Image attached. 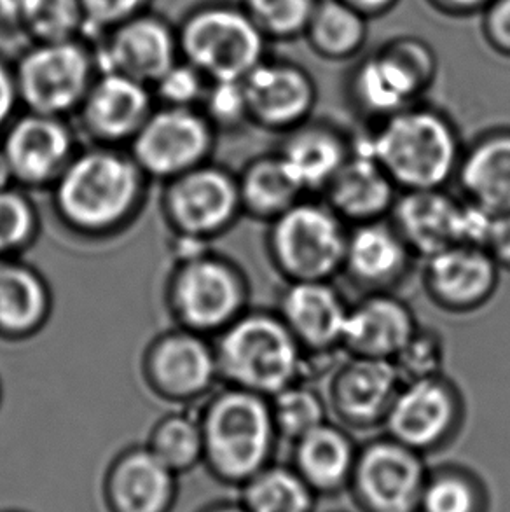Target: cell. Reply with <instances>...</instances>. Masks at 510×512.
Wrapping results in <instances>:
<instances>
[{
    "mask_svg": "<svg viewBox=\"0 0 510 512\" xmlns=\"http://www.w3.org/2000/svg\"><path fill=\"white\" fill-rule=\"evenodd\" d=\"M97 76L95 55L77 39L37 42L14 69L20 104L55 118L76 114Z\"/></svg>",
    "mask_w": 510,
    "mask_h": 512,
    "instance_id": "obj_9",
    "label": "cell"
},
{
    "mask_svg": "<svg viewBox=\"0 0 510 512\" xmlns=\"http://www.w3.org/2000/svg\"><path fill=\"white\" fill-rule=\"evenodd\" d=\"M215 512H249L245 507H224V509H219V511Z\"/></svg>",
    "mask_w": 510,
    "mask_h": 512,
    "instance_id": "obj_51",
    "label": "cell"
},
{
    "mask_svg": "<svg viewBox=\"0 0 510 512\" xmlns=\"http://www.w3.org/2000/svg\"><path fill=\"white\" fill-rule=\"evenodd\" d=\"M250 123L287 133L310 121L318 100L310 72L289 60H262L242 81Z\"/></svg>",
    "mask_w": 510,
    "mask_h": 512,
    "instance_id": "obj_16",
    "label": "cell"
},
{
    "mask_svg": "<svg viewBox=\"0 0 510 512\" xmlns=\"http://www.w3.org/2000/svg\"><path fill=\"white\" fill-rule=\"evenodd\" d=\"M498 282L500 268L483 247L451 245L425 259L423 289L446 312H476L493 298Z\"/></svg>",
    "mask_w": 510,
    "mask_h": 512,
    "instance_id": "obj_19",
    "label": "cell"
},
{
    "mask_svg": "<svg viewBox=\"0 0 510 512\" xmlns=\"http://www.w3.org/2000/svg\"><path fill=\"white\" fill-rule=\"evenodd\" d=\"M154 109L151 86L114 72H100L76 114L93 144L125 147Z\"/></svg>",
    "mask_w": 510,
    "mask_h": 512,
    "instance_id": "obj_18",
    "label": "cell"
},
{
    "mask_svg": "<svg viewBox=\"0 0 510 512\" xmlns=\"http://www.w3.org/2000/svg\"><path fill=\"white\" fill-rule=\"evenodd\" d=\"M392 362L402 383L441 376L446 366V341L434 327L418 326Z\"/></svg>",
    "mask_w": 510,
    "mask_h": 512,
    "instance_id": "obj_40",
    "label": "cell"
},
{
    "mask_svg": "<svg viewBox=\"0 0 510 512\" xmlns=\"http://www.w3.org/2000/svg\"><path fill=\"white\" fill-rule=\"evenodd\" d=\"M369 21L343 0H318L304 39L320 58L348 62L366 48Z\"/></svg>",
    "mask_w": 510,
    "mask_h": 512,
    "instance_id": "obj_32",
    "label": "cell"
},
{
    "mask_svg": "<svg viewBox=\"0 0 510 512\" xmlns=\"http://www.w3.org/2000/svg\"><path fill=\"white\" fill-rule=\"evenodd\" d=\"M172 486V469L149 448L128 451L112 472V493L125 512L163 511Z\"/></svg>",
    "mask_w": 510,
    "mask_h": 512,
    "instance_id": "obj_30",
    "label": "cell"
},
{
    "mask_svg": "<svg viewBox=\"0 0 510 512\" xmlns=\"http://www.w3.org/2000/svg\"><path fill=\"white\" fill-rule=\"evenodd\" d=\"M416 256L388 219L350 226L343 271L366 292H392L413 268Z\"/></svg>",
    "mask_w": 510,
    "mask_h": 512,
    "instance_id": "obj_23",
    "label": "cell"
},
{
    "mask_svg": "<svg viewBox=\"0 0 510 512\" xmlns=\"http://www.w3.org/2000/svg\"><path fill=\"white\" fill-rule=\"evenodd\" d=\"M27 4L28 0H0V21L21 28Z\"/></svg>",
    "mask_w": 510,
    "mask_h": 512,
    "instance_id": "obj_49",
    "label": "cell"
},
{
    "mask_svg": "<svg viewBox=\"0 0 510 512\" xmlns=\"http://www.w3.org/2000/svg\"><path fill=\"white\" fill-rule=\"evenodd\" d=\"M179 55V41L172 28L142 13L104 35L95 62L98 74L114 72L152 86L179 62Z\"/></svg>",
    "mask_w": 510,
    "mask_h": 512,
    "instance_id": "obj_20",
    "label": "cell"
},
{
    "mask_svg": "<svg viewBox=\"0 0 510 512\" xmlns=\"http://www.w3.org/2000/svg\"><path fill=\"white\" fill-rule=\"evenodd\" d=\"M11 184H13V179H11V173H9L6 158H4V154L0 151V187L11 186Z\"/></svg>",
    "mask_w": 510,
    "mask_h": 512,
    "instance_id": "obj_50",
    "label": "cell"
},
{
    "mask_svg": "<svg viewBox=\"0 0 510 512\" xmlns=\"http://www.w3.org/2000/svg\"><path fill=\"white\" fill-rule=\"evenodd\" d=\"M81 147L65 118L25 112L14 118L0 140L14 186L51 189Z\"/></svg>",
    "mask_w": 510,
    "mask_h": 512,
    "instance_id": "obj_15",
    "label": "cell"
},
{
    "mask_svg": "<svg viewBox=\"0 0 510 512\" xmlns=\"http://www.w3.org/2000/svg\"><path fill=\"white\" fill-rule=\"evenodd\" d=\"M418 326L404 299L392 292H366L348 308L341 348L352 357L393 360Z\"/></svg>",
    "mask_w": 510,
    "mask_h": 512,
    "instance_id": "obj_22",
    "label": "cell"
},
{
    "mask_svg": "<svg viewBox=\"0 0 510 512\" xmlns=\"http://www.w3.org/2000/svg\"><path fill=\"white\" fill-rule=\"evenodd\" d=\"M208 79L191 63L177 62L152 84L154 100L166 107L198 109L207 91Z\"/></svg>",
    "mask_w": 510,
    "mask_h": 512,
    "instance_id": "obj_42",
    "label": "cell"
},
{
    "mask_svg": "<svg viewBox=\"0 0 510 512\" xmlns=\"http://www.w3.org/2000/svg\"><path fill=\"white\" fill-rule=\"evenodd\" d=\"M180 55L208 81H243L266 60L268 39L242 6L203 7L177 32Z\"/></svg>",
    "mask_w": 510,
    "mask_h": 512,
    "instance_id": "obj_8",
    "label": "cell"
},
{
    "mask_svg": "<svg viewBox=\"0 0 510 512\" xmlns=\"http://www.w3.org/2000/svg\"><path fill=\"white\" fill-rule=\"evenodd\" d=\"M462 198L446 189L399 193L390 219L407 247L421 259H428L451 245H458Z\"/></svg>",
    "mask_w": 510,
    "mask_h": 512,
    "instance_id": "obj_25",
    "label": "cell"
},
{
    "mask_svg": "<svg viewBox=\"0 0 510 512\" xmlns=\"http://www.w3.org/2000/svg\"><path fill=\"white\" fill-rule=\"evenodd\" d=\"M83 27L81 0H28L21 23L37 42L74 41Z\"/></svg>",
    "mask_w": 510,
    "mask_h": 512,
    "instance_id": "obj_38",
    "label": "cell"
},
{
    "mask_svg": "<svg viewBox=\"0 0 510 512\" xmlns=\"http://www.w3.org/2000/svg\"><path fill=\"white\" fill-rule=\"evenodd\" d=\"M479 16L486 44L497 55L510 58V0H491Z\"/></svg>",
    "mask_w": 510,
    "mask_h": 512,
    "instance_id": "obj_44",
    "label": "cell"
},
{
    "mask_svg": "<svg viewBox=\"0 0 510 512\" xmlns=\"http://www.w3.org/2000/svg\"><path fill=\"white\" fill-rule=\"evenodd\" d=\"M217 132L200 109L156 107L128 144L133 160L151 180L175 179L208 163Z\"/></svg>",
    "mask_w": 510,
    "mask_h": 512,
    "instance_id": "obj_12",
    "label": "cell"
},
{
    "mask_svg": "<svg viewBox=\"0 0 510 512\" xmlns=\"http://www.w3.org/2000/svg\"><path fill=\"white\" fill-rule=\"evenodd\" d=\"M53 313V292L34 266L18 257L0 268V338L23 341L48 324Z\"/></svg>",
    "mask_w": 510,
    "mask_h": 512,
    "instance_id": "obj_29",
    "label": "cell"
},
{
    "mask_svg": "<svg viewBox=\"0 0 510 512\" xmlns=\"http://www.w3.org/2000/svg\"><path fill=\"white\" fill-rule=\"evenodd\" d=\"M7 259H11V257H6L0 252V268H2V264L6 263Z\"/></svg>",
    "mask_w": 510,
    "mask_h": 512,
    "instance_id": "obj_52",
    "label": "cell"
},
{
    "mask_svg": "<svg viewBox=\"0 0 510 512\" xmlns=\"http://www.w3.org/2000/svg\"><path fill=\"white\" fill-rule=\"evenodd\" d=\"M484 249L500 270L510 271V212L493 217Z\"/></svg>",
    "mask_w": 510,
    "mask_h": 512,
    "instance_id": "obj_45",
    "label": "cell"
},
{
    "mask_svg": "<svg viewBox=\"0 0 510 512\" xmlns=\"http://www.w3.org/2000/svg\"><path fill=\"white\" fill-rule=\"evenodd\" d=\"M402 385L392 360L346 355L329 380L327 406L345 429L383 427Z\"/></svg>",
    "mask_w": 510,
    "mask_h": 512,
    "instance_id": "obj_17",
    "label": "cell"
},
{
    "mask_svg": "<svg viewBox=\"0 0 510 512\" xmlns=\"http://www.w3.org/2000/svg\"><path fill=\"white\" fill-rule=\"evenodd\" d=\"M0 397H2V392H0Z\"/></svg>",
    "mask_w": 510,
    "mask_h": 512,
    "instance_id": "obj_53",
    "label": "cell"
},
{
    "mask_svg": "<svg viewBox=\"0 0 510 512\" xmlns=\"http://www.w3.org/2000/svg\"><path fill=\"white\" fill-rule=\"evenodd\" d=\"M18 104H20V97H18L14 69L11 70L6 63L0 62V137L13 121Z\"/></svg>",
    "mask_w": 510,
    "mask_h": 512,
    "instance_id": "obj_46",
    "label": "cell"
},
{
    "mask_svg": "<svg viewBox=\"0 0 510 512\" xmlns=\"http://www.w3.org/2000/svg\"><path fill=\"white\" fill-rule=\"evenodd\" d=\"M359 140L400 193L446 189L465 149L448 114L423 102L373 123Z\"/></svg>",
    "mask_w": 510,
    "mask_h": 512,
    "instance_id": "obj_2",
    "label": "cell"
},
{
    "mask_svg": "<svg viewBox=\"0 0 510 512\" xmlns=\"http://www.w3.org/2000/svg\"><path fill=\"white\" fill-rule=\"evenodd\" d=\"M348 308L331 280H313L289 282L278 299L276 313L303 352H327L341 348Z\"/></svg>",
    "mask_w": 510,
    "mask_h": 512,
    "instance_id": "obj_21",
    "label": "cell"
},
{
    "mask_svg": "<svg viewBox=\"0 0 510 512\" xmlns=\"http://www.w3.org/2000/svg\"><path fill=\"white\" fill-rule=\"evenodd\" d=\"M149 180L125 147L91 144L77 151L51 187L53 210L77 236L111 238L137 219Z\"/></svg>",
    "mask_w": 510,
    "mask_h": 512,
    "instance_id": "obj_1",
    "label": "cell"
},
{
    "mask_svg": "<svg viewBox=\"0 0 510 512\" xmlns=\"http://www.w3.org/2000/svg\"><path fill=\"white\" fill-rule=\"evenodd\" d=\"M359 446L348 429L329 420L292 443V467L325 499L348 492Z\"/></svg>",
    "mask_w": 510,
    "mask_h": 512,
    "instance_id": "obj_27",
    "label": "cell"
},
{
    "mask_svg": "<svg viewBox=\"0 0 510 512\" xmlns=\"http://www.w3.org/2000/svg\"><path fill=\"white\" fill-rule=\"evenodd\" d=\"M318 0H243L242 7L268 41L304 37Z\"/></svg>",
    "mask_w": 510,
    "mask_h": 512,
    "instance_id": "obj_39",
    "label": "cell"
},
{
    "mask_svg": "<svg viewBox=\"0 0 510 512\" xmlns=\"http://www.w3.org/2000/svg\"><path fill=\"white\" fill-rule=\"evenodd\" d=\"M399 193L373 154L355 139L350 158L325 187L322 200L348 226H357L390 217Z\"/></svg>",
    "mask_w": 510,
    "mask_h": 512,
    "instance_id": "obj_24",
    "label": "cell"
},
{
    "mask_svg": "<svg viewBox=\"0 0 510 512\" xmlns=\"http://www.w3.org/2000/svg\"><path fill=\"white\" fill-rule=\"evenodd\" d=\"M236 177L243 214L257 221H273L306 196L276 151L250 160Z\"/></svg>",
    "mask_w": 510,
    "mask_h": 512,
    "instance_id": "obj_31",
    "label": "cell"
},
{
    "mask_svg": "<svg viewBox=\"0 0 510 512\" xmlns=\"http://www.w3.org/2000/svg\"><path fill=\"white\" fill-rule=\"evenodd\" d=\"M147 0H81L83 7V32L102 35L123 25L144 11Z\"/></svg>",
    "mask_w": 510,
    "mask_h": 512,
    "instance_id": "obj_43",
    "label": "cell"
},
{
    "mask_svg": "<svg viewBox=\"0 0 510 512\" xmlns=\"http://www.w3.org/2000/svg\"><path fill=\"white\" fill-rule=\"evenodd\" d=\"M425 457L390 436L359 446L348 492L359 512H418Z\"/></svg>",
    "mask_w": 510,
    "mask_h": 512,
    "instance_id": "obj_11",
    "label": "cell"
},
{
    "mask_svg": "<svg viewBox=\"0 0 510 512\" xmlns=\"http://www.w3.org/2000/svg\"><path fill=\"white\" fill-rule=\"evenodd\" d=\"M198 420L203 457L224 478L247 483L271 464L280 437L268 397L221 385L205 399Z\"/></svg>",
    "mask_w": 510,
    "mask_h": 512,
    "instance_id": "obj_4",
    "label": "cell"
},
{
    "mask_svg": "<svg viewBox=\"0 0 510 512\" xmlns=\"http://www.w3.org/2000/svg\"><path fill=\"white\" fill-rule=\"evenodd\" d=\"M39 212L23 187H0V252L18 257L37 240Z\"/></svg>",
    "mask_w": 510,
    "mask_h": 512,
    "instance_id": "obj_37",
    "label": "cell"
},
{
    "mask_svg": "<svg viewBox=\"0 0 510 512\" xmlns=\"http://www.w3.org/2000/svg\"><path fill=\"white\" fill-rule=\"evenodd\" d=\"M418 512H490V493L476 472L441 465L428 471Z\"/></svg>",
    "mask_w": 510,
    "mask_h": 512,
    "instance_id": "obj_33",
    "label": "cell"
},
{
    "mask_svg": "<svg viewBox=\"0 0 510 512\" xmlns=\"http://www.w3.org/2000/svg\"><path fill=\"white\" fill-rule=\"evenodd\" d=\"M214 340L222 385L269 399L299 381L303 348L276 312L249 308Z\"/></svg>",
    "mask_w": 510,
    "mask_h": 512,
    "instance_id": "obj_3",
    "label": "cell"
},
{
    "mask_svg": "<svg viewBox=\"0 0 510 512\" xmlns=\"http://www.w3.org/2000/svg\"><path fill=\"white\" fill-rule=\"evenodd\" d=\"M142 376L152 395L173 404L205 401L222 385L214 341L179 326L147 345Z\"/></svg>",
    "mask_w": 510,
    "mask_h": 512,
    "instance_id": "obj_14",
    "label": "cell"
},
{
    "mask_svg": "<svg viewBox=\"0 0 510 512\" xmlns=\"http://www.w3.org/2000/svg\"><path fill=\"white\" fill-rule=\"evenodd\" d=\"M455 182L463 200L493 215L510 212V128L484 132L463 149Z\"/></svg>",
    "mask_w": 510,
    "mask_h": 512,
    "instance_id": "obj_28",
    "label": "cell"
},
{
    "mask_svg": "<svg viewBox=\"0 0 510 512\" xmlns=\"http://www.w3.org/2000/svg\"><path fill=\"white\" fill-rule=\"evenodd\" d=\"M215 132H235L250 123L249 104L242 81H208L198 107Z\"/></svg>",
    "mask_w": 510,
    "mask_h": 512,
    "instance_id": "obj_41",
    "label": "cell"
},
{
    "mask_svg": "<svg viewBox=\"0 0 510 512\" xmlns=\"http://www.w3.org/2000/svg\"><path fill=\"white\" fill-rule=\"evenodd\" d=\"M278 437L289 443L327 422V401L306 381H296L269 397Z\"/></svg>",
    "mask_w": 510,
    "mask_h": 512,
    "instance_id": "obj_35",
    "label": "cell"
},
{
    "mask_svg": "<svg viewBox=\"0 0 510 512\" xmlns=\"http://www.w3.org/2000/svg\"><path fill=\"white\" fill-rule=\"evenodd\" d=\"M353 151V140L327 121H306L283 133L276 151L304 194L324 193Z\"/></svg>",
    "mask_w": 510,
    "mask_h": 512,
    "instance_id": "obj_26",
    "label": "cell"
},
{
    "mask_svg": "<svg viewBox=\"0 0 510 512\" xmlns=\"http://www.w3.org/2000/svg\"><path fill=\"white\" fill-rule=\"evenodd\" d=\"M161 208L172 235L214 240L243 215L238 177L212 161L166 180Z\"/></svg>",
    "mask_w": 510,
    "mask_h": 512,
    "instance_id": "obj_10",
    "label": "cell"
},
{
    "mask_svg": "<svg viewBox=\"0 0 510 512\" xmlns=\"http://www.w3.org/2000/svg\"><path fill=\"white\" fill-rule=\"evenodd\" d=\"M343 2L355 7L359 13L366 16L367 20H374L390 13L400 0H343Z\"/></svg>",
    "mask_w": 510,
    "mask_h": 512,
    "instance_id": "obj_48",
    "label": "cell"
},
{
    "mask_svg": "<svg viewBox=\"0 0 510 512\" xmlns=\"http://www.w3.org/2000/svg\"><path fill=\"white\" fill-rule=\"evenodd\" d=\"M249 512H315L318 497L292 465H271L245 483Z\"/></svg>",
    "mask_w": 510,
    "mask_h": 512,
    "instance_id": "obj_34",
    "label": "cell"
},
{
    "mask_svg": "<svg viewBox=\"0 0 510 512\" xmlns=\"http://www.w3.org/2000/svg\"><path fill=\"white\" fill-rule=\"evenodd\" d=\"M465 418L460 390L444 374L404 381L393 399L383 427L392 437L423 457L455 441Z\"/></svg>",
    "mask_w": 510,
    "mask_h": 512,
    "instance_id": "obj_13",
    "label": "cell"
},
{
    "mask_svg": "<svg viewBox=\"0 0 510 512\" xmlns=\"http://www.w3.org/2000/svg\"><path fill=\"white\" fill-rule=\"evenodd\" d=\"M149 450L172 471L187 469L205 455L198 416L170 413L152 429Z\"/></svg>",
    "mask_w": 510,
    "mask_h": 512,
    "instance_id": "obj_36",
    "label": "cell"
},
{
    "mask_svg": "<svg viewBox=\"0 0 510 512\" xmlns=\"http://www.w3.org/2000/svg\"><path fill=\"white\" fill-rule=\"evenodd\" d=\"M428 6L434 7L437 13L446 14L451 18H469L483 13L491 0H427Z\"/></svg>",
    "mask_w": 510,
    "mask_h": 512,
    "instance_id": "obj_47",
    "label": "cell"
},
{
    "mask_svg": "<svg viewBox=\"0 0 510 512\" xmlns=\"http://www.w3.org/2000/svg\"><path fill=\"white\" fill-rule=\"evenodd\" d=\"M250 287L242 268L210 249L175 261L165 301L175 326L215 338L249 310Z\"/></svg>",
    "mask_w": 510,
    "mask_h": 512,
    "instance_id": "obj_5",
    "label": "cell"
},
{
    "mask_svg": "<svg viewBox=\"0 0 510 512\" xmlns=\"http://www.w3.org/2000/svg\"><path fill=\"white\" fill-rule=\"evenodd\" d=\"M268 224L269 259L287 282L332 280L343 271L350 226L324 200L301 198Z\"/></svg>",
    "mask_w": 510,
    "mask_h": 512,
    "instance_id": "obj_7",
    "label": "cell"
},
{
    "mask_svg": "<svg viewBox=\"0 0 510 512\" xmlns=\"http://www.w3.org/2000/svg\"><path fill=\"white\" fill-rule=\"evenodd\" d=\"M437 76V56L420 37H395L360 58L348 77L353 107L378 123L423 102Z\"/></svg>",
    "mask_w": 510,
    "mask_h": 512,
    "instance_id": "obj_6",
    "label": "cell"
}]
</instances>
